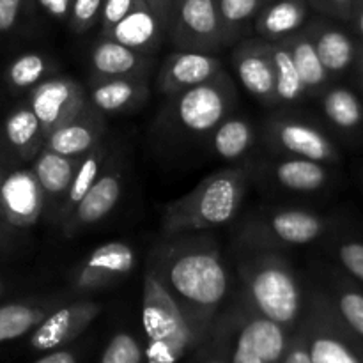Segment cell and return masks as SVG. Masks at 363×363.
I'll return each instance as SVG.
<instances>
[{
	"instance_id": "6da1fadb",
	"label": "cell",
	"mask_w": 363,
	"mask_h": 363,
	"mask_svg": "<svg viewBox=\"0 0 363 363\" xmlns=\"http://www.w3.org/2000/svg\"><path fill=\"white\" fill-rule=\"evenodd\" d=\"M147 268L177 301L202 346L229 294V272L215 241L199 233L167 236L149 254Z\"/></svg>"
},
{
	"instance_id": "7a4b0ae2",
	"label": "cell",
	"mask_w": 363,
	"mask_h": 363,
	"mask_svg": "<svg viewBox=\"0 0 363 363\" xmlns=\"http://www.w3.org/2000/svg\"><path fill=\"white\" fill-rule=\"evenodd\" d=\"M289 337L291 332L240 298L227 308L222 307L197 351L225 363H280Z\"/></svg>"
},
{
	"instance_id": "3957f363",
	"label": "cell",
	"mask_w": 363,
	"mask_h": 363,
	"mask_svg": "<svg viewBox=\"0 0 363 363\" xmlns=\"http://www.w3.org/2000/svg\"><path fill=\"white\" fill-rule=\"evenodd\" d=\"M247 184L248 172L238 167L204 177L194 190L165 206L162 215L163 233L172 236L227 225L240 213Z\"/></svg>"
},
{
	"instance_id": "277c9868",
	"label": "cell",
	"mask_w": 363,
	"mask_h": 363,
	"mask_svg": "<svg viewBox=\"0 0 363 363\" xmlns=\"http://www.w3.org/2000/svg\"><path fill=\"white\" fill-rule=\"evenodd\" d=\"M241 298L254 311L293 333L300 325L305 294L298 275L275 250H259L240 262Z\"/></svg>"
},
{
	"instance_id": "5b68a950",
	"label": "cell",
	"mask_w": 363,
	"mask_h": 363,
	"mask_svg": "<svg viewBox=\"0 0 363 363\" xmlns=\"http://www.w3.org/2000/svg\"><path fill=\"white\" fill-rule=\"evenodd\" d=\"M142 328L145 363H179L201 347L184 312L149 268L142 286Z\"/></svg>"
},
{
	"instance_id": "8992f818",
	"label": "cell",
	"mask_w": 363,
	"mask_h": 363,
	"mask_svg": "<svg viewBox=\"0 0 363 363\" xmlns=\"http://www.w3.org/2000/svg\"><path fill=\"white\" fill-rule=\"evenodd\" d=\"M238 105V87L227 71H218L213 78L169 96L163 108V126L188 138H208L218 124L234 113Z\"/></svg>"
},
{
	"instance_id": "52a82bcc",
	"label": "cell",
	"mask_w": 363,
	"mask_h": 363,
	"mask_svg": "<svg viewBox=\"0 0 363 363\" xmlns=\"http://www.w3.org/2000/svg\"><path fill=\"white\" fill-rule=\"evenodd\" d=\"M298 328L312 363H363V339L344 325L326 291L314 289L305 298Z\"/></svg>"
},
{
	"instance_id": "ba28073f",
	"label": "cell",
	"mask_w": 363,
	"mask_h": 363,
	"mask_svg": "<svg viewBox=\"0 0 363 363\" xmlns=\"http://www.w3.org/2000/svg\"><path fill=\"white\" fill-rule=\"evenodd\" d=\"M328 220L301 208H275L261 211L247 222L243 240L257 250L303 247L318 241L328 229Z\"/></svg>"
},
{
	"instance_id": "9c48e42d",
	"label": "cell",
	"mask_w": 363,
	"mask_h": 363,
	"mask_svg": "<svg viewBox=\"0 0 363 363\" xmlns=\"http://www.w3.org/2000/svg\"><path fill=\"white\" fill-rule=\"evenodd\" d=\"M167 35L176 50L218 53L227 46L215 0H177Z\"/></svg>"
},
{
	"instance_id": "30bf717a",
	"label": "cell",
	"mask_w": 363,
	"mask_h": 363,
	"mask_svg": "<svg viewBox=\"0 0 363 363\" xmlns=\"http://www.w3.org/2000/svg\"><path fill=\"white\" fill-rule=\"evenodd\" d=\"M266 142L282 156L337 163L340 152L332 138L311 121L293 116H273L266 123Z\"/></svg>"
},
{
	"instance_id": "8fae6325",
	"label": "cell",
	"mask_w": 363,
	"mask_h": 363,
	"mask_svg": "<svg viewBox=\"0 0 363 363\" xmlns=\"http://www.w3.org/2000/svg\"><path fill=\"white\" fill-rule=\"evenodd\" d=\"M103 311V305L94 300H74L57 307L46 315L27 335V351L30 353H48L71 346L78 337L87 332Z\"/></svg>"
},
{
	"instance_id": "7c38bea8",
	"label": "cell",
	"mask_w": 363,
	"mask_h": 363,
	"mask_svg": "<svg viewBox=\"0 0 363 363\" xmlns=\"http://www.w3.org/2000/svg\"><path fill=\"white\" fill-rule=\"evenodd\" d=\"M27 103L38 117L45 138L62 124L80 116L91 103L87 98V89L71 77L46 78L32 91L27 92Z\"/></svg>"
},
{
	"instance_id": "4fadbf2b",
	"label": "cell",
	"mask_w": 363,
	"mask_h": 363,
	"mask_svg": "<svg viewBox=\"0 0 363 363\" xmlns=\"http://www.w3.org/2000/svg\"><path fill=\"white\" fill-rule=\"evenodd\" d=\"M137 264L135 250L123 241H110L89 252L71 275V293L89 294L106 289L130 275Z\"/></svg>"
},
{
	"instance_id": "5bb4252c",
	"label": "cell",
	"mask_w": 363,
	"mask_h": 363,
	"mask_svg": "<svg viewBox=\"0 0 363 363\" xmlns=\"http://www.w3.org/2000/svg\"><path fill=\"white\" fill-rule=\"evenodd\" d=\"M0 206L9 229H28L38 223L45 211V194L30 167H14L7 172L0 186Z\"/></svg>"
},
{
	"instance_id": "9a60e30c",
	"label": "cell",
	"mask_w": 363,
	"mask_h": 363,
	"mask_svg": "<svg viewBox=\"0 0 363 363\" xmlns=\"http://www.w3.org/2000/svg\"><path fill=\"white\" fill-rule=\"evenodd\" d=\"M234 71L245 91L264 106L279 105L275 98V71L269 41L245 39L233 50Z\"/></svg>"
},
{
	"instance_id": "2e32d148",
	"label": "cell",
	"mask_w": 363,
	"mask_h": 363,
	"mask_svg": "<svg viewBox=\"0 0 363 363\" xmlns=\"http://www.w3.org/2000/svg\"><path fill=\"white\" fill-rule=\"evenodd\" d=\"M222 69V59L216 53L176 50L160 66L156 85L163 96H174L209 80Z\"/></svg>"
},
{
	"instance_id": "e0dca14e",
	"label": "cell",
	"mask_w": 363,
	"mask_h": 363,
	"mask_svg": "<svg viewBox=\"0 0 363 363\" xmlns=\"http://www.w3.org/2000/svg\"><path fill=\"white\" fill-rule=\"evenodd\" d=\"M124 177L119 169H105L98 177L91 190L85 194L80 204L74 208L69 218L60 225L64 238L71 240L82 230L96 225L105 220L116 209L121 195H123Z\"/></svg>"
},
{
	"instance_id": "ac0fdd59",
	"label": "cell",
	"mask_w": 363,
	"mask_h": 363,
	"mask_svg": "<svg viewBox=\"0 0 363 363\" xmlns=\"http://www.w3.org/2000/svg\"><path fill=\"white\" fill-rule=\"evenodd\" d=\"M74 298V294L27 296L0 303V350L7 344L25 339L43 319L57 307Z\"/></svg>"
},
{
	"instance_id": "d6986e66",
	"label": "cell",
	"mask_w": 363,
	"mask_h": 363,
	"mask_svg": "<svg viewBox=\"0 0 363 363\" xmlns=\"http://www.w3.org/2000/svg\"><path fill=\"white\" fill-rule=\"evenodd\" d=\"M305 28L311 34L319 60L332 80L353 69L358 52L357 35L330 18L312 20L311 23L305 25Z\"/></svg>"
},
{
	"instance_id": "ffe728a7",
	"label": "cell",
	"mask_w": 363,
	"mask_h": 363,
	"mask_svg": "<svg viewBox=\"0 0 363 363\" xmlns=\"http://www.w3.org/2000/svg\"><path fill=\"white\" fill-rule=\"evenodd\" d=\"M87 98L103 116L130 112L149 98V80L140 77H94L89 82Z\"/></svg>"
},
{
	"instance_id": "44dd1931",
	"label": "cell",
	"mask_w": 363,
	"mask_h": 363,
	"mask_svg": "<svg viewBox=\"0 0 363 363\" xmlns=\"http://www.w3.org/2000/svg\"><path fill=\"white\" fill-rule=\"evenodd\" d=\"M43 145H45L43 128L25 99L11 108V112L4 119L2 128H0V147L16 165L28 160L32 162Z\"/></svg>"
},
{
	"instance_id": "7402d4cb",
	"label": "cell",
	"mask_w": 363,
	"mask_h": 363,
	"mask_svg": "<svg viewBox=\"0 0 363 363\" xmlns=\"http://www.w3.org/2000/svg\"><path fill=\"white\" fill-rule=\"evenodd\" d=\"M105 128V116L89 105L80 116L71 119L69 123L59 126L57 130H53L45 138V145L43 147L64 156L82 158L89 151H92L96 145L101 144Z\"/></svg>"
},
{
	"instance_id": "603a6c76",
	"label": "cell",
	"mask_w": 363,
	"mask_h": 363,
	"mask_svg": "<svg viewBox=\"0 0 363 363\" xmlns=\"http://www.w3.org/2000/svg\"><path fill=\"white\" fill-rule=\"evenodd\" d=\"M103 38H110L144 55H155L167 38V28L142 0L121 21H117Z\"/></svg>"
},
{
	"instance_id": "cb8c5ba5",
	"label": "cell",
	"mask_w": 363,
	"mask_h": 363,
	"mask_svg": "<svg viewBox=\"0 0 363 363\" xmlns=\"http://www.w3.org/2000/svg\"><path fill=\"white\" fill-rule=\"evenodd\" d=\"M91 69L94 77H140L147 78L152 66V57L128 48L110 38L99 35L92 45Z\"/></svg>"
},
{
	"instance_id": "d4e9b609",
	"label": "cell",
	"mask_w": 363,
	"mask_h": 363,
	"mask_svg": "<svg viewBox=\"0 0 363 363\" xmlns=\"http://www.w3.org/2000/svg\"><path fill=\"white\" fill-rule=\"evenodd\" d=\"M308 0H272L255 16V32L264 41H280L307 23Z\"/></svg>"
},
{
	"instance_id": "484cf974",
	"label": "cell",
	"mask_w": 363,
	"mask_h": 363,
	"mask_svg": "<svg viewBox=\"0 0 363 363\" xmlns=\"http://www.w3.org/2000/svg\"><path fill=\"white\" fill-rule=\"evenodd\" d=\"M82 158L64 156L43 147L32 160L30 170L39 181L43 194H45V208L48 202H57L55 211L60 201L66 195Z\"/></svg>"
},
{
	"instance_id": "4316f807",
	"label": "cell",
	"mask_w": 363,
	"mask_h": 363,
	"mask_svg": "<svg viewBox=\"0 0 363 363\" xmlns=\"http://www.w3.org/2000/svg\"><path fill=\"white\" fill-rule=\"evenodd\" d=\"M268 167L273 183L296 194H314L330 183V170L326 169V163L314 160L284 156Z\"/></svg>"
},
{
	"instance_id": "83f0119b",
	"label": "cell",
	"mask_w": 363,
	"mask_h": 363,
	"mask_svg": "<svg viewBox=\"0 0 363 363\" xmlns=\"http://www.w3.org/2000/svg\"><path fill=\"white\" fill-rule=\"evenodd\" d=\"M57 73V62L45 52H21L7 62L2 80L7 91L23 94Z\"/></svg>"
},
{
	"instance_id": "f1b7e54d",
	"label": "cell",
	"mask_w": 363,
	"mask_h": 363,
	"mask_svg": "<svg viewBox=\"0 0 363 363\" xmlns=\"http://www.w3.org/2000/svg\"><path fill=\"white\" fill-rule=\"evenodd\" d=\"M280 41H282L284 45L287 46V50L291 52V57H293L294 66H296L298 73H300V78L305 85L307 96L321 94V92L332 84V78L328 77L326 69L323 67L307 28L303 27L301 30L294 32V34L280 39Z\"/></svg>"
},
{
	"instance_id": "f546056e",
	"label": "cell",
	"mask_w": 363,
	"mask_h": 363,
	"mask_svg": "<svg viewBox=\"0 0 363 363\" xmlns=\"http://www.w3.org/2000/svg\"><path fill=\"white\" fill-rule=\"evenodd\" d=\"M106 158H108V149H106V145L103 144V142L96 145L92 151H89L87 155L82 156L77 174H74L66 195H64V199L60 201L59 208H57L55 211V222L59 223V225H62V223L69 218V215L74 211V208L80 204V201L85 197V194L91 190L92 184H94L96 181H98V177L101 176V172L105 170L106 165Z\"/></svg>"
},
{
	"instance_id": "4dcf8cb0",
	"label": "cell",
	"mask_w": 363,
	"mask_h": 363,
	"mask_svg": "<svg viewBox=\"0 0 363 363\" xmlns=\"http://www.w3.org/2000/svg\"><path fill=\"white\" fill-rule=\"evenodd\" d=\"M319 96L323 113L333 128L342 133H357L363 126V103L350 87L330 84Z\"/></svg>"
},
{
	"instance_id": "1f68e13d",
	"label": "cell",
	"mask_w": 363,
	"mask_h": 363,
	"mask_svg": "<svg viewBox=\"0 0 363 363\" xmlns=\"http://www.w3.org/2000/svg\"><path fill=\"white\" fill-rule=\"evenodd\" d=\"M209 145L220 160L238 162L255 144V130L245 117L230 116L209 135Z\"/></svg>"
},
{
	"instance_id": "d6a6232c",
	"label": "cell",
	"mask_w": 363,
	"mask_h": 363,
	"mask_svg": "<svg viewBox=\"0 0 363 363\" xmlns=\"http://www.w3.org/2000/svg\"><path fill=\"white\" fill-rule=\"evenodd\" d=\"M273 59V71H275V98L277 103L282 105H294L307 98V91L301 82L291 52L282 41H269Z\"/></svg>"
},
{
	"instance_id": "836d02e7",
	"label": "cell",
	"mask_w": 363,
	"mask_h": 363,
	"mask_svg": "<svg viewBox=\"0 0 363 363\" xmlns=\"http://www.w3.org/2000/svg\"><path fill=\"white\" fill-rule=\"evenodd\" d=\"M326 294L344 325L363 339V287L350 280V277L337 275L332 279V287Z\"/></svg>"
},
{
	"instance_id": "e575fe53",
	"label": "cell",
	"mask_w": 363,
	"mask_h": 363,
	"mask_svg": "<svg viewBox=\"0 0 363 363\" xmlns=\"http://www.w3.org/2000/svg\"><path fill=\"white\" fill-rule=\"evenodd\" d=\"M220 21H222L225 45H233L243 34L248 21L255 20L264 7V0H215Z\"/></svg>"
},
{
	"instance_id": "d590c367",
	"label": "cell",
	"mask_w": 363,
	"mask_h": 363,
	"mask_svg": "<svg viewBox=\"0 0 363 363\" xmlns=\"http://www.w3.org/2000/svg\"><path fill=\"white\" fill-rule=\"evenodd\" d=\"M98 363H145L144 342L131 332H116L99 354Z\"/></svg>"
},
{
	"instance_id": "8d00e7d4",
	"label": "cell",
	"mask_w": 363,
	"mask_h": 363,
	"mask_svg": "<svg viewBox=\"0 0 363 363\" xmlns=\"http://www.w3.org/2000/svg\"><path fill=\"white\" fill-rule=\"evenodd\" d=\"M103 2L105 0H73L69 20H67L71 30L74 34H84L91 30L101 16Z\"/></svg>"
},
{
	"instance_id": "74e56055",
	"label": "cell",
	"mask_w": 363,
	"mask_h": 363,
	"mask_svg": "<svg viewBox=\"0 0 363 363\" xmlns=\"http://www.w3.org/2000/svg\"><path fill=\"white\" fill-rule=\"evenodd\" d=\"M337 259L344 272L363 287V241L344 240L335 248Z\"/></svg>"
},
{
	"instance_id": "f35d334b",
	"label": "cell",
	"mask_w": 363,
	"mask_h": 363,
	"mask_svg": "<svg viewBox=\"0 0 363 363\" xmlns=\"http://www.w3.org/2000/svg\"><path fill=\"white\" fill-rule=\"evenodd\" d=\"M30 0H0V38L13 35L27 14Z\"/></svg>"
},
{
	"instance_id": "ab89813d",
	"label": "cell",
	"mask_w": 363,
	"mask_h": 363,
	"mask_svg": "<svg viewBox=\"0 0 363 363\" xmlns=\"http://www.w3.org/2000/svg\"><path fill=\"white\" fill-rule=\"evenodd\" d=\"M140 2L142 0H105V2H103L101 16H99L101 35H105L117 21L123 20V18Z\"/></svg>"
},
{
	"instance_id": "60d3db41",
	"label": "cell",
	"mask_w": 363,
	"mask_h": 363,
	"mask_svg": "<svg viewBox=\"0 0 363 363\" xmlns=\"http://www.w3.org/2000/svg\"><path fill=\"white\" fill-rule=\"evenodd\" d=\"M357 0H308V6L333 20L350 21Z\"/></svg>"
},
{
	"instance_id": "b9f144b4",
	"label": "cell",
	"mask_w": 363,
	"mask_h": 363,
	"mask_svg": "<svg viewBox=\"0 0 363 363\" xmlns=\"http://www.w3.org/2000/svg\"><path fill=\"white\" fill-rule=\"evenodd\" d=\"M280 363H312L311 357H308L305 337L298 326L296 330L291 333L289 342H287V347H286V353H284Z\"/></svg>"
},
{
	"instance_id": "7bdbcfd3",
	"label": "cell",
	"mask_w": 363,
	"mask_h": 363,
	"mask_svg": "<svg viewBox=\"0 0 363 363\" xmlns=\"http://www.w3.org/2000/svg\"><path fill=\"white\" fill-rule=\"evenodd\" d=\"M34 2L38 4L48 16L60 21L69 20L73 0H34Z\"/></svg>"
},
{
	"instance_id": "ee69618b",
	"label": "cell",
	"mask_w": 363,
	"mask_h": 363,
	"mask_svg": "<svg viewBox=\"0 0 363 363\" xmlns=\"http://www.w3.org/2000/svg\"><path fill=\"white\" fill-rule=\"evenodd\" d=\"M82 354L78 350L73 347H62V350L48 351V353H43L38 360L32 363H80Z\"/></svg>"
},
{
	"instance_id": "f6af8a7d",
	"label": "cell",
	"mask_w": 363,
	"mask_h": 363,
	"mask_svg": "<svg viewBox=\"0 0 363 363\" xmlns=\"http://www.w3.org/2000/svg\"><path fill=\"white\" fill-rule=\"evenodd\" d=\"M144 2L156 14V18L162 21L163 27L167 28V34H169V25L174 13V0H144Z\"/></svg>"
},
{
	"instance_id": "bcb514c9",
	"label": "cell",
	"mask_w": 363,
	"mask_h": 363,
	"mask_svg": "<svg viewBox=\"0 0 363 363\" xmlns=\"http://www.w3.org/2000/svg\"><path fill=\"white\" fill-rule=\"evenodd\" d=\"M347 23L353 27L354 35H357L358 41L363 43V0H357L353 7V13H351V18Z\"/></svg>"
},
{
	"instance_id": "7dc6e473",
	"label": "cell",
	"mask_w": 363,
	"mask_h": 363,
	"mask_svg": "<svg viewBox=\"0 0 363 363\" xmlns=\"http://www.w3.org/2000/svg\"><path fill=\"white\" fill-rule=\"evenodd\" d=\"M354 71H357L358 84L363 89V43L358 41V52H357V60H354Z\"/></svg>"
},
{
	"instance_id": "c3c4849f",
	"label": "cell",
	"mask_w": 363,
	"mask_h": 363,
	"mask_svg": "<svg viewBox=\"0 0 363 363\" xmlns=\"http://www.w3.org/2000/svg\"><path fill=\"white\" fill-rule=\"evenodd\" d=\"M9 227H0V257L7 254L11 247V234H9Z\"/></svg>"
},
{
	"instance_id": "681fc988",
	"label": "cell",
	"mask_w": 363,
	"mask_h": 363,
	"mask_svg": "<svg viewBox=\"0 0 363 363\" xmlns=\"http://www.w3.org/2000/svg\"><path fill=\"white\" fill-rule=\"evenodd\" d=\"M195 358H197V363H225L220 360V358L213 357V354L202 353V351H197V353H195Z\"/></svg>"
},
{
	"instance_id": "f907efd6",
	"label": "cell",
	"mask_w": 363,
	"mask_h": 363,
	"mask_svg": "<svg viewBox=\"0 0 363 363\" xmlns=\"http://www.w3.org/2000/svg\"><path fill=\"white\" fill-rule=\"evenodd\" d=\"M9 289H11L9 280H7L6 277H4L2 273H0V303H2V301H6Z\"/></svg>"
},
{
	"instance_id": "816d5d0a",
	"label": "cell",
	"mask_w": 363,
	"mask_h": 363,
	"mask_svg": "<svg viewBox=\"0 0 363 363\" xmlns=\"http://www.w3.org/2000/svg\"><path fill=\"white\" fill-rule=\"evenodd\" d=\"M0 227H7L6 222H4V215H2V206H0Z\"/></svg>"
},
{
	"instance_id": "f5cc1de1",
	"label": "cell",
	"mask_w": 363,
	"mask_h": 363,
	"mask_svg": "<svg viewBox=\"0 0 363 363\" xmlns=\"http://www.w3.org/2000/svg\"><path fill=\"white\" fill-rule=\"evenodd\" d=\"M264 2H266V4H268V2H272V0H264Z\"/></svg>"
},
{
	"instance_id": "db71d44e",
	"label": "cell",
	"mask_w": 363,
	"mask_h": 363,
	"mask_svg": "<svg viewBox=\"0 0 363 363\" xmlns=\"http://www.w3.org/2000/svg\"><path fill=\"white\" fill-rule=\"evenodd\" d=\"M176 2H177V0H174V6H176Z\"/></svg>"
}]
</instances>
